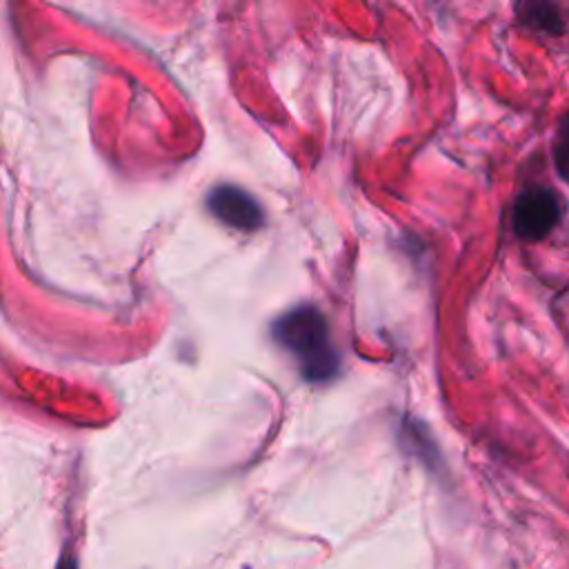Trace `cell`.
<instances>
[{"mask_svg":"<svg viewBox=\"0 0 569 569\" xmlns=\"http://www.w3.org/2000/svg\"><path fill=\"white\" fill-rule=\"evenodd\" d=\"M273 340L296 360L309 382H327L340 371V356L329 338V325L313 305H298L271 322Z\"/></svg>","mask_w":569,"mask_h":569,"instance_id":"obj_1","label":"cell"},{"mask_svg":"<svg viewBox=\"0 0 569 569\" xmlns=\"http://www.w3.org/2000/svg\"><path fill=\"white\" fill-rule=\"evenodd\" d=\"M562 198L549 187H529L513 202V231L520 240L538 242L547 238L562 218Z\"/></svg>","mask_w":569,"mask_h":569,"instance_id":"obj_2","label":"cell"},{"mask_svg":"<svg viewBox=\"0 0 569 569\" xmlns=\"http://www.w3.org/2000/svg\"><path fill=\"white\" fill-rule=\"evenodd\" d=\"M207 209L227 227L238 231H256L264 222L260 202L236 184H218L207 196Z\"/></svg>","mask_w":569,"mask_h":569,"instance_id":"obj_3","label":"cell"},{"mask_svg":"<svg viewBox=\"0 0 569 569\" xmlns=\"http://www.w3.org/2000/svg\"><path fill=\"white\" fill-rule=\"evenodd\" d=\"M516 13L522 24L549 33L562 31V16L553 0H518Z\"/></svg>","mask_w":569,"mask_h":569,"instance_id":"obj_4","label":"cell"},{"mask_svg":"<svg viewBox=\"0 0 569 569\" xmlns=\"http://www.w3.org/2000/svg\"><path fill=\"white\" fill-rule=\"evenodd\" d=\"M553 162L565 182H569V116L558 124L553 140Z\"/></svg>","mask_w":569,"mask_h":569,"instance_id":"obj_5","label":"cell"},{"mask_svg":"<svg viewBox=\"0 0 569 569\" xmlns=\"http://www.w3.org/2000/svg\"><path fill=\"white\" fill-rule=\"evenodd\" d=\"M58 569H78V567H76V558L69 556V553H64V556L60 558V562H58Z\"/></svg>","mask_w":569,"mask_h":569,"instance_id":"obj_6","label":"cell"}]
</instances>
